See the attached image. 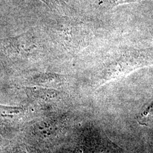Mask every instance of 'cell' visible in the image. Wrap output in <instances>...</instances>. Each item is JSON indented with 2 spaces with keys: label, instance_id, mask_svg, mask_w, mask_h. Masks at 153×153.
<instances>
[{
  "label": "cell",
  "instance_id": "cell-1",
  "mask_svg": "<svg viewBox=\"0 0 153 153\" xmlns=\"http://www.w3.org/2000/svg\"><path fill=\"white\" fill-rule=\"evenodd\" d=\"M153 65V51L149 49L121 50L105 67V79H116L145 66Z\"/></svg>",
  "mask_w": 153,
  "mask_h": 153
},
{
  "label": "cell",
  "instance_id": "cell-2",
  "mask_svg": "<svg viewBox=\"0 0 153 153\" xmlns=\"http://www.w3.org/2000/svg\"><path fill=\"white\" fill-rule=\"evenodd\" d=\"M141 1L142 0H107L108 4L111 6H115L131 2H136Z\"/></svg>",
  "mask_w": 153,
  "mask_h": 153
}]
</instances>
